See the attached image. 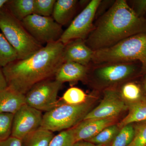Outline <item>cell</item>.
Wrapping results in <instances>:
<instances>
[{
  "label": "cell",
  "instance_id": "cell-1",
  "mask_svg": "<svg viewBox=\"0 0 146 146\" xmlns=\"http://www.w3.org/2000/svg\"><path fill=\"white\" fill-rule=\"evenodd\" d=\"M64 47L59 41L48 43L29 57L2 68L8 87L25 95L36 84L54 78L64 63Z\"/></svg>",
  "mask_w": 146,
  "mask_h": 146
},
{
  "label": "cell",
  "instance_id": "cell-2",
  "mask_svg": "<svg viewBox=\"0 0 146 146\" xmlns=\"http://www.w3.org/2000/svg\"><path fill=\"white\" fill-rule=\"evenodd\" d=\"M145 32L146 19L138 17L126 0H116L107 11L96 20L85 42L95 52Z\"/></svg>",
  "mask_w": 146,
  "mask_h": 146
},
{
  "label": "cell",
  "instance_id": "cell-3",
  "mask_svg": "<svg viewBox=\"0 0 146 146\" xmlns=\"http://www.w3.org/2000/svg\"><path fill=\"white\" fill-rule=\"evenodd\" d=\"M137 61L146 75V32L132 35L114 46L94 52L91 63Z\"/></svg>",
  "mask_w": 146,
  "mask_h": 146
},
{
  "label": "cell",
  "instance_id": "cell-4",
  "mask_svg": "<svg viewBox=\"0 0 146 146\" xmlns=\"http://www.w3.org/2000/svg\"><path fill=\"white\" fill-rule=\"evenodd\" d=\"M0 30L16 50L18 60L29 57L43 47L30 34L22 22L10 13L5 5L0 9Z\"/></svg>",
  "mask_w": 146,
  "mask_h": 146
},
{
  "label": "cell",
  "instance_id": "cell-5",
  "mask_svg": "<svg viewBox=\"0 0 146 146\" xmlns=\"http://www.w3.org/2000/svg\"><path fill=\"white\" fill-rule=\"evenodd\" d=\"M139 72H143L140 62L119 61L91 63L88 73L91 74L94 83L107 89L108 86L127 81Z\"/></svg>",
  "mask_w": 146,
  "mask_h": 146
},
{
  "label": "cell",
  "instance_id": "cell-6",
  "mask_svg": "<svg viewBox=\"0 0 146 146\" xmlns=\"http://www.w3.org/2000/svg\"><path fill=\"white\" fill-rule=\"evenodd\" d=\"M90 104L87 101L76 105L60 103L43 115L41 127L53 132L72 128L83 120Z\"/></svg>",
  "mask_w": 146,
  "mask_h": 146
},
{
  "label": "cell",
  "instance_id": "cell-7",
  "mask_svg": "<svg viewBox=\"0 0 146 146\" xmlns=\"http://www.w3.org/2000/svg\"><path fill=\"white\" fill-rule=\"evenodd\" d=\"M62 84L54 78L36 84L25 95L26 104L42 112L51 110L60 104L57 96Z\"/></svg>",
  "mask_w": 146,
  "mask_h": 146
},
{
  "label": "cell",
  "instance_id": "cell-8",
  "mask_svg": "<svg viewBox=\"0 0 146 146\" xmlns=\"http://www.w3.org/2000/svg\"><path fill=\"white\" fill-rule=\"evenodd\" d=\"M21 22L30 34L42 45L58 42L64 31L62 26L51 16L32 14Z\"/></svg>",
  "mask_w": 146,
  "mask_h": 146
},
{
  "label": "cell",
  "instance_id": "cell-9",
  "mask_svg": "<svg viewBox=\"0 0 146 146\" xmlns=\"http://www.w3.org/2000/svg\"><path fill=\"white\" fill-rule=\"evenodd\" d=\"M101 0H91L64 31L59 42L65 45L77 39L86 40L94 27L97 9Z\"/></svg>",
  "mask_w": 146,
  "mask_h": 146
},
{
  "label": "cell",
  "instance_id": "cell-10",
  "mask_svg": "<svg viewBox=\"0 0 146 146\" xmlns=\"http://www.w3.org/2000/svg\"><path fill=\"white\" fill-rule=\"evenodd\" d=\"M103 98L99 104L87 113L83 120L100 119L115 118L128 108V105L123 99L114 87L105 89Z\"/></svg>",
  "mask_w": 146,
  "mask_h": 146
},
{
  "label": "cell",
  "instance_id": "cell-11",
  "mask_svg": "<svg viewBox=\"0 0 146 146\" xmlns=\"http://www.w3.org/2000/svg\"><path fill=\"white\" fill-rule=\"evenodd\" d=\"M42 111L24 105L14 115L11 136L23 140L41 127Z\"/></svg>",
  "mask_w": 146,
  "mask_h": 146
},
{
  "label": "cell",
  "instance_id": "cell-12",
  "mask_svg": "<svg viewBox=\"0 0 146 146\" xmlns=\"http://www.w3.org/2000/svg\"><path fill=\"white\" fill-rule=\"evenodd\" d=\"M94 51L87 46L85 40L77 39L65 45L63 50V62L72 61L89 66L92 63Z\"/></svg>",
  "mask_w": 146,
  "mask_h": 146
},
{
  "label": "cell",
  "instance_id": "cell-13",
  "mask_svg": "<svg viewBox=\"0 0 146 146\" xmlns=\"http://www.w3.org/2000/svg\"><path fill=\"white\" fill-rule=\"evenodd\" d=\"M115 118L82 120L72 128L76 143L93 138L105 128L113 125Z\"/></svg>",
  "mask_w": 146,
  "mask_h": 146
},
{
  "label": "cell",
  "instance_id": "cell-14",
  "mask_svg": "<svg viewBox=\"0 0 146 146\" xmlns=\"http://www.w3.org/2000/svg\"><path fill=\"white\" fill-rule=\"evenodd\" d=\"M89 66L72 62H64L58 68L54 78L63 84L65 82L74 84L86 79Z\"/></svg>",
  "mask_w": 146,
  "mask_h": 146
},
{
  "label": "cell",
  "instance_id": "cell-15",
  "mask_svg": "<svg viewBox=\"0 0 146 146\" xmlns=\"http://www.w3.org/2000/svg\"><path fill=\"white\" fill-rule=\"evenodd\" d=\"M26 104L25 95L8 86L0 91V112L14 115Z\"/></svg>",
  "mask_w": 146,
  "mask_h": 146
},
{
  "label": "cell",
  "instance_id": "cell-16",
  "mask_svg": "<svg viewBox=\"0 0 146 146\" xmlns=\"http://www.w3.org/2000/svg\"><path fill=\"white\" fill-rule=\"evenodd\" d=\"M79 2L77 0H57L56 1L52 18L60 25H65L72 19Z\"/></svg>",
  "mask_w": 146,
  "mask_h": 146
},
{
  "label": "cell",
  "instance_id": "cell-17",
  "mask_svg": "<svg viewBox=\"0 0 146 146\" xmlns=\"http://www.w3.org/2000/svg\"><path fill=\"white\" fill-rule=\"evenodd\" d=\"M128 113L118 125L119 128L131 124L146 121V100L143 99L128 105Z\"/></svg>",
  "mask_w": 146,
  "mask_h": 146
},
{
  "label": "cell",
  "instance_id": "cell-18",
  "mask_svg": "<svg viewBox=\"0 0 146 146\" xmlns=\"http://www.w3.org/2000/svg\"><path fill=\"white\" fill-rule=\"evenodd\" d=\"M34 0H8L5 6L18 21L33 14Z\"/></svg>",
  "mask_w": 146,
  "mask_h": 146
},
{
  "label": "cell",
  "instance_id": "cell-19",
  "mask_svg": "<svg viewBox=\"0 0 146 146\" xmlns=\"http://www.w3.org/2000/svg\"><path fill=\"white\" fill-rule=\"evenodd\" d=\"M54 136L52 131L40 127L22 140V146H49Z\"/></svg>",
  "mask_w": 146,
  "mask_h": 146
},
{
  "label": "cell",
  "instance_id": "cell-20",
  "mask_svg": "<svg viewBox=\"0 0 146 146\" xmlns=\"http://www.w3.org/2000/svg\"><path fill=\"white\" fill-rule=\"evenodd\" d=\"M119 90H117L123 99L130 104L136 102L143 99L141 86L134 82L126 81L123 82Z\"/></svg>",
  "mask_w": 146,
  "mask_h": 146
},
{
  "label": "cell",
  "instance_id": "cell-21",
  "mask_svg": "<svg viewBox=\"0 0 146 146\" xmlns=\"http://www.w3.org/2000/svg\"><path fill=\"white\" fill-rule=\"evenodd\" d=\"M18 54L5 36L0 32V67L3 68L18 60Z\"/></svg>",
  "mask_w": 146,
  "mask_h": 146
},
{
  "label": "cell",
  "instance_id": "cell-22",
  "mask_svg": "<svg viewBox=\"0 0 146 146\" xmlns=\"http://www.w3.org/2000/svg\"><path fill=\"white\" fill-rule=\"evenodd\" d=\"M119 129L118 125L113 124L109 126L86 141L96 145H105L115 138L119 132Z\"/></svg>",
  "mask_w": 146,
  "mask_h": 146
},
{
  "label": "cell",
  "instance_id": "cell-23",
  "mask_svg": "<svg viewBox=\"0 0 146 146\" xmlns=\"http://www.w3.org/2000/svg\"><path fill=\"white\" fill-rule=\"evenodd\" d=\"M87 96L85 92L80 88L71 87L68 89L62 98V100L66 104L78 105L86 102Z\"/></svg>",
  "mask_w": 146,
  "mask_h": 146
},
{
  "label": "cell",
  "instance_id": "cell-24",
  "mask_svg": "<svg viewBox=\"0 0 146 146\" xmlns=\"http://www.w3.org/2000/svg\"><path fill=\"white\" fill-rule=\"evenodd\" d=\"M134 135V128L131 124L121 128L114 139L111 146H127L131 143Z\"/></svg>",
  "mask_w": 146,
  "mask_h": 146
},
{
  "label": "cell",
  "instance_id": "cell-25",
  "mask_svg": "<svg viewBox=\"0 0 146 146\" xmlns=\"http://www.w3.org/2000/svg\"><path fill=\"white\" fill-rule=\"evenodd\" d=\"M75 143L72 128L54 136L49 146H73Z\"/></svg>",
  "mask_w": 146,
  "mask_h": 146
},
{
  "label": "cell",
  "instance_id": "cell-26",
  "mask_svg": "<svg viewBox=\"0 0 146 146\" xmlns=\"http://www.w3.org/2000/svg\"><path fill=\"white\" fill-rule=\"evenodd\" d=\"M14 115L0 112V141L11 136Z\"/></svg>",
  "mask_w": 146,
  "mask_h": 146
},
{
  "label": "cell",
  "instance_id": "cell-27",
  "mask_svg": "<svg viewBox=\"0 0 146 146\" xmlns=\"http://www.w3.org/2000/svg\"><path fill=\"white\" fill-rule=\"evenodd\" d=\"M56 0H34L33 14L45 17H51Z\"/></svg>",
  "mask_w": 146,
  "mask_h": 146
},
{
  "label": "cell",
  "instance_id": "cell-28",
  "mask_svg": "<svg viewBox=\"0 0 146 146\" xmlns=\"http://www.w3.org/2000/svg\"><path fill=\"white\" fill-rule=\"evenodd\" d=\"M134 128V137L127 146H146V121L138 123Z\"/></svg>",
  "mask_w": 146,
  "mask_h": 146
},
{
  "label": "cell",
  "instance_id": "cell-29",
  "mask_svg": "<svg viewBox=\"0 0 146 146\" xmlns=\"http://www.w3.org/2000/svg\"><path fill=\"white\" fill-rule=\"evenodd\" d=\"M127 1L138 17L145 18L146 15V0H131Z\"/></svg>",
  "mask_w": 146,
  "mask_h": 146
},
{
  "label": "cell",
  "instance_id": "cell-30",
  "mask_svg": "<svg viewBox=\"0 0 146 146\" xmlns=\"http://www.w3.org/2000/svg\"><path fill=\"white\" fill-rule=\"evenodd\" d=\"M115 1H101L96 13V20L100 16L107 11L115 2Z\"/></svg>",
  "mask_w": 146,
  "mask_h": 146
},
{
  "label": "cell",
  "instance_id": "cell-31",
  "mask_svg": "<svg viewBox=\"0 0 146 146\" xmlns=\"http://www.w3.org/2000/svg\"><path fill=\"white\" fill-rule=\"evenodd\" d=\"M0 146H22V140L13 136L0 141Z\"/></svg>",
  "mask_w": 146,
  "mask_h": 146
},
{
  "label": "cell",
  "instance_id": "cell-32",
  "mask_svg": "<svg viewBox=\"0 0 146 146\" xmlns=\"http://www.w3.org/2000/svg\"><path fill=\"white\" fill-rule=\"evenodd\" d=\"M8 86L6 80L2 71L0 68V91L5 89Z\"/></svg>",
  "mask_w": 146,
  "mask_h": 146
},
{
  "label": "cell",
  "instance_id": "cell-33",
  "mask_svg": "<svg viewBox=\"0 0 146 146\" xmlns=\"http://www.w3.org/2000/svg\"><path fill=\"white\" fill-rule=\"evenodd\" d=\"M73 146H106L105 145H96L86 141H80L76 142Z\"/></svg>",
  "mask_w": 146,
  "mask_h": 146
},
{
  "label": "cell",
  "instance_id": "cell-34",
  "mask_svg": "<svg viewBox=\"0 0 146 146\" xmlns=\"http://www.w3.org/2000/svg\"><path fill=\"white\" fill-rule=\"evenodd\" d=\"M8 0H0V9L3 7Z\"/></svg>",
  "mask_w": 146,
  "mask_h": 146
},
{
  "label": "cell",
  "instance_id": "cell-35",
  "mask_svg": "<svg viewBox=\"0 0 146 146\" xmlns=\"http://www.w3.org/2000/svg\"><path fill=\"white\" fill-rule=\"evenodd\" d=\"M143 88L144 90H145L146 93V77L143 82Z\"/></svg>",
  "mask_w": 146,
  "mask_h": 146
},
{
  "label": "cell",
  "instance_id": "cell-36",
  "mask_svg": "<svg viewBox=\"0 0 146 146\" xmlns=\"http://www.w3.org/2000/svg\"><path fill=\"white\" fill-rule=\"evenodd\" d=\"M145 19H146V15H145Z\"/></svg>",
  "mask_w": 146,
  "mask_h": 146
}]
</instances>
